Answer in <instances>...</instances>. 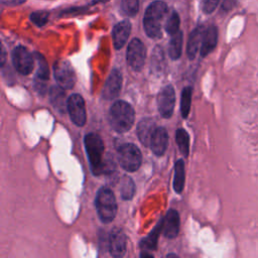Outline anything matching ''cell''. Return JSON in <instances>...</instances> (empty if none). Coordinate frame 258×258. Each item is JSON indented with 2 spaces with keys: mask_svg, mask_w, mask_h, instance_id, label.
Here are the masks:
<instances>
[{
  "mask_svg": "<svg viewBox=\"0 0 258 258\" xmlns=\"http://www.w3.org/2000/svg\"><path fill=\"white\" fill-rule=\"evenodd\" d=\"M163 234L167 238H175L179 232V215L175 210H169L162 219Z\"/></svg>",
  "mask_w": 258,
  "mask_h": 258,
  "instance_id": "cell-14",
  "label": "cell"
},
{
  "mask_svg": "<svg viewBox=\"0 0 258 258\" xmlns=\"http://www.w3.org/2000/svg\"><path fill=\"white\" fill-rule=\"evenodd\" d=\"M121 9L127 16H135L139 10V0H121Z\"/></svg>",
  "mask_w": 258,
  "mask_h": 258,
  "instance_id": "cell-28",
  "label": "cell"
},
{
  "mask_svg": "<svg viewBox=\"0 0 258 258\" xmlns=\"http://www.w3.org/2000/svg\"><path fill=\"white\" fill-rule=\"evenodd\" d=\"M179 23H180V20H179V15L177 14V12L175 11H172L169 15V17L167 18L166 22H165V25H164V28H165V31L172 35L174 33H176L178 30H179Z\"/></svg>",
  "mask_w": 258,
  "mask_h": 258,
  "instance_id": "cell-27",
  "label": "cell"
},
{
  "mask_svg": "<svg viewBox=\"0 0 258 258\" xmlns=\"http://www.w3.org/2000/svg\"><path fill=\"white\" fill-rule=\"evenodd\" d=\"M167 11V5L163 1L157 0L149 4L143 18V26L147 36L150 38H159L161 36L160 22L166 15Z\"/></svg>",
  "mask_w": 258,
  "mask_h": 258,
  "instance_id": "cell-2",
  "label": "cell"
},
{
  "mask_svg": "<svg viewBox=\"0 0 258 258\" xmlns=\"http://www.w3.org/2000/svg\"><path fill=\"white\" fill-rule=\"evenodd\" d=\"M12 62L16 71L21 75H29L33 70L32 54L24 46H17L12 51Z\"/></svg>",
  "mask_w": 258,
  "mask_h": 258,
  "instance_id": "cell-8",
  "label": "cell"
},
{
  "mask_svg": "<svg viewBox=\"0 0 258 258\" xmlns=\"http://www.w3.org/2000/svg\"><path fill=\"white\" fill-rule=\"evenodd\" d=\"M220 0H203V11L207 14L212 13L218 6Z\"/></svg>",
  "mask_w": 258,
  "mask_h": 258,
  "instance_id": "cell-30",
  "label": "cell"
},
{
  "mask_svg": "<svg viewBox=\"0 0 258 258\" xmlns=\"http://www.w3.org/2000/svg\"><path fill=\"white\" fill-rule=\"evenodd\" d=\"M131 32V23L129 20H123L117 23L112 32L113 43L116 49H120L124 46Z\"/></svg>",
  "mask_w": 258,
  "mask_h": 258,
  "instance_id": "cell-15",
  "label": "cell"
},
{
  "mask_svg": "<svg viewBox=\"0 0 258 258\" xmlns=\"http://www.w3.org/2000/svg\"><path fill=\"white\" fill-rule=\"evenodd\" d=\"M2 60H1V66L4 64V59H5V51H4V48L2 47Z\"/></svg>",
  "mask_w": 258,
  "mask_h": 258,
  "instance_id": "cell-32",
  "label": "cell"
},
{
  "mask_svg": "<svg viewBox=\"0 0 258 258\" xmlns=\"http://www.w3.org/2000/svg\"><path fill=\"white\" fill-rule=\"evenodd\" d=\"M49 100L55 110L63 113L68 110V100L66 99L64 89L58 86H52L49 90Z\"/></svg>",
  "mask_w": 258,
  "mask_h": 258,
  "instance_id": "cell-19",
  "label": "cell"
},
{
  "mask_svg": "<svg viewBox=\"0 0 258 258\" xmlns=\"http://www.w3.org/2000/svg\"><path fill=\"white\" fill-rule=\"evenodd\" d=\"M127 239L124 232L114 228L109 236V251L113 257H122L126 252Z\"/></svg>",
  "mask_w": 258,
  "mask_h": 258,
  "instance_id": "cell-12",
  "label": "cell"
},
{
  "mask_svg": "<svg viewBox=\"0 0 258 258\" xmlns=\"http://www.w3.org/2000/svg\"><path fill=\"white\" fill-rule=\"evenodd\" d=\"M175 104V93L172 86L164 87L157 97V108L163 118H169L172 115Z\"/></svg>",
  "mask_w": 258,
  "mask_h": 258,
  "instance_id": "cell-10",
  "label": "cell"
},
{
  "mask_svg": "<svg viewBox=\"0 0 258 258\" xmlns=\"http://www.w3.org/2000/svg\"><path fill=\"white\" fill-rule=\"evenodd\" d=\"M217 42H218V29L215 25H211L205 30L202 45H201V55L205 57L210 52H212L215 49Z\"/></svg>",
  "mask_w": 258,
  "mask_h": 258,
  "instance_id": "cell-17",
  "label": "cell"
},
{
  "mask_svg": "<svg viewBox=\"0 0 258 258\" xmlns=\"http://www.w3.org/2000/svg\"><path fill=\"white\" fill-rule=\"evenodd\" d=\"M146 49L143 42L138 38H133L127 48V61L135 72L142 70L145 62Z\"/></svg>",
  "mask_w": 258,
  "mask_h": 258,
  "instance_id": "cell-7",
  "label": "cell"
},
{
  "mask_svg": "<svg viewBox=\"0 0 258 258\" xmlns=\"http://www.w3.org/2000/svg\"><path fill=\"white\" fill-rule=\"evenodd\" d=\"M168 145V134L167 131L162 127H157L152 135L150 146L153 153L160 156L162 155Z\"/></svg>",
  "mask_w": 258,
  "mask_h": 258,
  "instance_id": "cell-16",
  "label": "cell"
},
{
  "mask_svg": "<svg viewBox=\"0 0 258 258\" xmlns=\"http://www.w3.org/2000/svg\"><path fill=\"white\" fill-rule=\"evenodd\" d=\"M175 139H176V143L178 146V149L180 151V153L183 156H187L188 152H189V136L188 133L182 129L179 128L176 130L175 132Z\"/></svg>",
  "mask_w": 258,
  "mask_h": 258,
  "instance_id": "cell-24",
  "label": "cell"
},
{
  "mask_svg": "<svg viewBox=\"0 0 258 258\" xmlns=\"http://www.w3.org/2000/svg\"><path fill=\"white\" fill-rule=\"evenodd\" d=\"M54 79L63 89H72L76 84V74L71 63L66 59H59L53 64Z\"/></svg>",
  "mask_w": 258,
  "mask_h": 258,
  "instance_id": "cell-6",
  "label": "cell"
},
{
  "mask_svg": "<svg viewBox=\"0 0 258 258\" xmlns=\"http://www.w3.org/2000/svg\"><path fill=\"white\" fill-rule=\"evenodd\" d=\"M96 208L103 223H111L117 213V204L113 191L108 187H101L96 197Z\"/></svg>",
  "mask_w": 258,
  "mask_h": 258,
  "instance_id": "cell-4",
  "label": "cell"
},
{
  "mask_svg": "<svg viewBox=\"0 0 258 258\" xmlns=\"http://www.w3.org/2000/svg\"><path fill=\"white\" fill-rule=\"evenodd\" d=\"M68 112L71 120L77 126H83L87 120L85 101L79 94H73L68 99Z\"/></svg>",
  "mask_w": 258,
  "mask_h": 258,
  "instance_id": "cell-9",
  "label": "cell"
},
{
  "mask_svg": "<svg viewBox=\"0 0 258 258\" xmlns=\"http://www.w3.org/2000/svg\"><path fill=\"white\" fill-rule=\"evenodd\" d=\"M155 123L152 119H142L138 126H137V135L139 137L140 142L145 145L149 146L151 142L152 135L155 131Z\"/></svg>",
  "mask_w": 258,
  "mask_h": 258,
  "instance_id": "cell-18",
  "label": "cell"
},
{
  "mask_svg": "<svg viewBox=\"0 0 258 258\" xmlns=\"http://www.w3.org/2000/svg\"><path fill=\"white\" fill-rule=\"evenodd\" d=\"M135 113L132 106L123 100L116 101L109 112V120L112 128L119 132H127L133 125Z\"/></svg>",
  "mask_w": 258,
  "mask_h": 258,
  "instance_id": "cell-1",
  "label": "cell"
},
{
  "mask_svg": "<svg viewBox=\"0 0 258 258\" xmlns=\"http://www.w3.org/2000/svg\"><path fill=\"white\" fill-rule=\"evenodd\" d=\"M48 15L46 11H35L30 14V20L37 26H43L48 20Z\"/></svg>",
  "mask_w": 258,
  "mask_h": 258,
  "instance_id": "cell-29",
  "label": "cell"
},
{
  "mask_svg": "<svg viewBox=\"0 0 258 258\" xmlns=\"http://www.w3.org/2000/svg\"><path fill=\"white\" fill-rule=\"evenodd\" d=\"M236 2H237V0H224L223 4H222V9L224 11L231 10L235 6Z\"/></svg>",
  "mask_w": 258,
  "mask_h": 258,
  "instance_id": "cell-31",
  "label": "cell"
},
{
  "mask_svg": "<svg viewBox=\"0 0 258 258\" xmlns=\"http://www.w3.org/2000/svg\"><path fill=\"white\" fill-rule=\"evenodd\" d=\"M182 32L179 30L171 35L168 45V54L170 58L173 60L180 57L182 50Z\"/></svg>",
  "mask_w": 258,
  "mask_h": 258,
  "instance_id": "cell-22",
  "label": "cell"
},
{
  "mask_svg": "<svg viewBox=\"0 0 258 258\" xmlns=\"http://www.w3.org/2000/svg\"><path fill=\"white\" fill-rule=\"evenodd\" d=\"M162 230V220H160V222L156 225V227L154 228V230L150 233V235L144 239L141 240L140 242V248L142 249V251H153L156 249V245H157V239L158 236L160 234Z\"/></svg>",
  "mask_w": 258,
  "mask_h": 258,
  "instance_id": "cell-21",
  "label": "cell"
},
{
  "mask_svg": "<svg viewBox=\"0 0 258 258\" xmlns=\"http://www.w3.org/2000/svg\"><path fill=\"white\" fill-rule=\"evenodd\" d=\"M35 56L37 59L38 68H37L36 77L34 81V87L40 94H44L46 91V81L49 78L48 66L46 63V60L41 54L35 53Z\"/></svg>",
  "mask_w": 258,
  "mask_h": 258,
  "instance_id": "cell-13",
  "label": "cell"
},
{
  "mask_svg": "<svg viewBox=\"0 0 258 258\" xmlns=\"http://www.w3.org/2000/svg\"><path fill=\"white\" fill-rule=\"evenodd\" d=\"M120 192L123 200H131L135 194V183L133 179L125 175L121 180Z\"/></svg>",
  "mask_w": 258,
  "mask_h": 258,
  "instance_id": "cell-25",
  "label": "cell"
},
{
  "mask_svg": "<svg viewBox=\"0 0 258 258\" xmlns=\"http://www.w3.org/2000/svg\"><path fill=\"white\" fill-rule=\"evenodd\" d=\"M184 161L179 159L175 162L174 165V178H173V188L175 192L180 194L184 186Z\"/></svg>",
  "mask_w": 258,
  "mask_h": 258,
  "instance_id": "cell-23",
  "label": "cell"
},
{
  "mask_svg": "<svg viewBox=\"0 0 258 258\" xmlns=\"http://www.w3.org/2000/svg\"><path fill=\"white\" fill-rule=\"evenodd\" d=\"M191 94H192L191 87H185L182 90L181 98H180V113L182 118H186L188 116L190 103H191Z\"/></svg>",
  "mask_w": 258,
  "mask_h": 258,
  "instance_id": "cell-26",
  "label": "cell"
},
{
  "mask_svg": "<svg viewBox=\"0 0 258 258\" xmlns=\"http://www.w3.org/2000/svg\"><path fill=\"white\" fill-rule=\"evenodd\" d=\"M122 87V74L118 69H114L104 86L102 96L107 100H113L119 96Z\"/></svg>",
  "mask_w": 258,
  "mask_h": 258,
  "instance_id": "cell-11",
  "label": "cell"
},
{
  "mask_svg": "<svg viewBox=\"0 0 258 258\" xmlns=\"http://www.w3.org/2000/svg\"><path fill=\"white\" fill-rule=\"evenodd\" d=\"M84 142L93 173L95 175L103 174V153L105 150L103 140L98 134L89 133L85 136Z\"/></svg>",
  "mask_w": 258,
  "mask_h": 258,
  "instance_id": "cell-3",
  "label": "cell"
},
{
  "mask_svg": "<svg viewBox=\"0 0 258 258\" xmlns=\"http://www.w3.org/2000/svg\"><path fill=\"white\" fill-rule=\"evenodd\" d=\"M118 161L123 169L127 171L137 170L142 162L139 148L133 143H126L118 148Z\"/></svg>",
  "mask_w": 258,
  "mask_h": 258,
  "instance_id": "cell-5",
  "label": "cell"
},
{
  "mask_svg": "<svg viewBox=\"0 0 258 258\" xmlns=\"http://www.w3.org/2000/svg\"><path fill=\"white\" fill-rule=\"evenodd\" d=\"M205 30L206 29H204L203 26H199L196 29H194L192 32L190 33L187 40V46H186V53L189 59H194L199 48H201Z\"/></svg>",
  "mask_w": 258,
  "mask_h": 258,
  "instance_id": "cell-20",
  "label": "cell"
}]
</instances>
